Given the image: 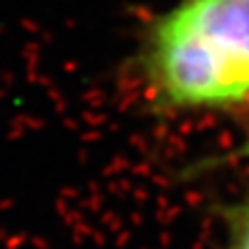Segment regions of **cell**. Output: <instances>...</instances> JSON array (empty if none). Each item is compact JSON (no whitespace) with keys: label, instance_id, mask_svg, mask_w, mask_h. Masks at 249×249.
Here are the masks:
<instances>
[{"label":"cell","instance_id":"7a4b0ae2","mask_svg":"<svg viewBox=\"0 0 249 249\" xmlns=\"http://www.w3.org/2000/svg\"><path fill=\"white\" fill-rule=\"evenodd\" d=\"M227 249H249V204L235 208L227 218Z\"/></svg>","mask_w":249,"mask_h":249},{"label":"cell","instance_id":"3957f363","mask_svg":"<svg viewBox=\"0 0 249 249\" xmlns=\"http://www.w3.org/2000/svg\"><path fill=\"white\" fill-rule=\"evenodd\" d=\"M232 156H235V158H249V129H247V139L237 147L235 154H231V158Z\"/></svg>","mask_w":249,"mask_h":249},{"label":"cell","instance_id":"6da1fadb","mask_svg":"<svg viewBox=\"0 0 249 249\" xmlns=\"http://www.w3.org/2000/svg\"><path fill=\"white\" fill-rule=\"evenodd\" d=\"M166 110H214L249 98V0H178L154 21L142 60Z\"/></svg>","mask_w":249,"mask_h":249}]
</instances>
